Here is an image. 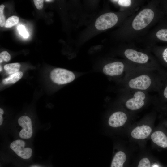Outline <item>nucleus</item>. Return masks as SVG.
Segmentation results:
<instances>
[{"label": "nucleus", "mask_w": 167, "mask_h": 167, "mask_svg": "<svg viewBox=\"0 0 167 167\" xmlns=\"http://www.w3.org/2000/svg\"><path fill=\"white\" fill-rule=\"evenodd\" d=\"M34 4L38 10L42 9L43 6L44 0H34Z\"/></svg>", "instance_id": "23"}, {"label": "nucleus", "mask_w": 167, "mask_h": 167, "mask_svg": "<svg viewBox=\"0 0 167 167\" xmlns=\"http://www.w3.org/2000/svg\"><path fill=\"white\" fill-rule=\"evenodd\" d=\"M138 167H151L149 160L147 158H142L139 161Z\"/></svg>", "instance_id": "21"}, {"label": "nucleus", "mask_w": 167, "mask_h": 167, "mask_svg": "<svg viewBox=\"0 0 167 167\" xmlns=\"http://www.w3.org/2000/svg\"><path fill=\"white\" fill-rule=\"evenodd\" d=\"M126 156L122 151L117 152L114 156L110 167H123V164L126 161Z\"/></svg>", "instance_id": "13"}, {"label": "nucleus", "mask_w": 167, "mask_h": 167, "mask_svg": "<svg viewBox=\"0 0 167 167\" xmlns=\"http://www.w3.org/2000/svg\"><path fill=\"white\" fill-rule=\"evenodd\" d=\"M153 11L150 9H145L135 17L132 23L133 29L136 30L142 29L147 26L153 20Z\"/></svg>", "instance_id": "2"}, {"label": "nucleus", "mask_w": 167, "mask_h": 167, "mask_svg": "<svg viewBox=\"0 0 167 167\" xmlns=\"http://www.w3.org/2000/svg\"><path fill=\"white\" fill-rule=\"evenodd\" d=\"M127 117L124 112L118 111L114 112L109 117L108 124L110 126L117 128L124 125L126 121Z\"/></svg>", "instance_id": "10"}, {"label": "nucleus", "mask_w": 167, "mask_h": 167, "mask_svg": "<svg viewBox=\"0 0 167 167\" xmlns=\"http://www.w3.org/2000/svg\"><path fill=\"white\" fill-rule=\"evenodd\" d=\"M18 122L19 126L23 128L19 134L20 137L26 139L30 138L33 133L30 118L27 116H22L19 118Z\"/></svg>", "instance_id": "5"}, {"label": "nucleus", "mask_w": 167, "mask_h": 167, "mask_svg": "<svg viewBox=\"0 0 167 167\" xmlns=\"http://www.w3.org/2000/svg\"><path fill=\"white\" fill-rule=\"evenodd\" d=\"M153 167H159L157 165H153Z\"/></svg>", "instance_id": "28"}, {"label": "nucleus", "mask_w": 167, "mask_h": 167, "mask_svg": "<svg viewBox=\"0 0 167 167\" xmlns=\"http://www.w3.org/2000/svg\"><path fill=\"white\" fill-rule=\"evenodd\" d=\"M118 21V17L114 13H107L100 16L95 22L96 28L99 30H104L115 25Z\"/></svg>", "instance_id": "3"}, {"label": "nucleus", "mask_w": 167, "mask_h": 167, "mask_svg": "<svg viewBox=\"0 0 167 167\" xmlns=\"http://www.w3.org/2000/svg\"><path fill=\"white\" fill-rule=\"evenodd\" d=\"M151 83L150 77L146 75H142L130 80L128 83L131 88L145 90L149 88Z\"/></svg>", "instance_id": "6"}, {"label": "nucleus", "mask_w": 167, "mask_h": 167, "mask_svg": "<svg viewBox=\"0 0 167 167\" xmlns=\"http://www.w3.org/2000/svg\"><path fill=\"white\" fill-rule=\"evenodd\" d=\"M162 57L164 61L167 63V48L164 50L162 53Z\"/></svg>", "instance_id": "24"}, {"label": "nucleus", "mask_w": 167, "mask_h": 167, "mask_svg": "<svg viewBox=\"0 0 167 167\" xmlns=\"http://www.w3.org/2000/svg\"><path fill=\"white\" fill-rule=\"evenodd\" d=\"M11 58V55L6 51H4L1 52L0 54V62H2L3 61L8 62Z\"/></svg>", "instance_id": "18"}, {"label": "nucleus", "mask_w": 167, "mask_h": 167, "mask_svg": "<svg viewBox=\"0 0 167 167\" xmlns=\"http://www.w3.org/2000/svg\"><path fill=\"white\" fill-rule=\"evenodd\" d=\"M124 54L130 60L139 63H146L149 59V57L146 54L132 49L126 50Z\"/></svg>", "instance_id": "9"}, {"label": "nucleus", "mask_w": 167, "mask_h": 167, "mask_svg": "<svg viewBox=\"0 0 167 167\" xmlns=\"http://www.w3.org/2000/svg\"><path fill=\"white\" fill-rule=\"evenodd\" d=\"M111 1L117 2L119 5L123 6H128L131 5V1L130 0H113Z\"/></svg>", "instance_id": "22"}, {"label": "nucleus", "mask_w": 167, "mask_h": 167, "mask_svg": "<svg viewBox=\"0 0 167 167\" xmlns=\"http://www.w3.org/2000/svg\"><path fill=\"white\" fill-rule=\"evenodd\" d=\"M145 98V95L143 92L137 91L135 93L133 98L127 101L125 103L126 106L132 110H138L144 105V100Z\"/></svg>", "instance_id": "7"}, {"label": "nucleus", "mask_w": 167, "mask_h": 167, "mask_svg": "<svg viewBox=\"0 0 167 167\" xmlns=\"http://www.w3.org/2000/svg\"><path fill=\"white\" fill-rule=\"evenodd\" d=\"M45 1L47 2H51L53 1V0H45Z\"/></svg>", "instance_id": "27"}, {"label": "nucleus", "mask_w": 167, "mask_h": 167, "mask_svg": "<svg viewBox=\"0 0 167 167\" xmlns=\"http://www.w3.org/2000/svg\"><path fill=\"white\" fill-rule=\"evenodd\" d=\"M19 18L16 16L13 15L9 17L6 21L4 26L7 28H11L17 24L19 22Z\"/></svg>", "instance_id": "16"}, {"label": "nucleus", "mask_w": 167, "mask_h": 167, "mask_svg": "<svg viewBox=\"0 0 167 167\" xmlns=\"http://www.w3.org/2000/svg\"><path fill=\"white\" fill-rule=\"evenodd\" d=\"M5 6L2 4L0 6V26L3 27L5 25L6 21L5 17L3 15V10Z\"/></svg>", "instance_id": "20"}, {"label": "nucleus", "mask_w": 167, "mask_h": 167, "mask_svg": "<svg viewBox=\"0 0 167 167\" xmlns=\"http://www.w3.org/2000/svg\"><path fill=\"white\" fill-rule=\"evenodd\" d=\"M0 72H1V71H2V68L1 67V66L0 65Z\"/></svg>", "instance_id": "29"}, {"label": "nucleus", "mask_w": 167, "mask_h": 167, "mask_svg": "<svg viewBox=\"0 0 167 167\" xmlns=\"http://www.w3.org/2000/svg\"><path fill=\"white\" fill-rule=\"evenodd\" d=\"M20 66L19 63H14L5 65L4 68L7 73L10 75L19 71Z\"/></svg>", "instance_id": "15"}, {"label": "nucleus", "mask_w": 167, "mask_h": 167, "mask_svg": "<svg viewBox=\"0 0 167 167\" xmlns=\"http://www.w3.org/2000/svg\"><path fill=\"white\" fill-rule=\"evenodd\" d=\"M152 128L149 126L143 125L137 126L132 131V137L137 139H144L147 138L152 131Z\"/></svg>", "instance_id": "11"}, {"label": "nucleus", "mask_w": 167, "mask_h": 167, "mask_svg": "<svg viewBox=\"0 0 167 167\" xmlns=\"http://www.w3.org/2000/svg\"><path fill=\"white\" fill-rule=\"evenodd\" d=\"M50 77L54 83L59 85H64L73 81L76 75L72 71L62 68H57L51 71Z\"/></svg>", "instance_id": "1"}, {"label": "nucleus", "mask_w": 167, "mask_h": 167, "mask_svg": "<svg viewBox=\"0 0 167 167\" xmlns=\"http://www.w3.org/2000/svg\"><path fill=\"white\" fill-rule=\"evenodd\" d=\"M163 94L165 98L167 99V86L164 89Z\"/></svg>", "instance_id": "26"}, {"label": "nucleus", "mask_w": 167, "mask_h": 167, "mask_svg": "<svg viewBox=\"0 0 167 167\" xmlns=\"http://www.w3.org/2000/svg\"><path fill=\"white\" fill-rule=\"evenodd\" d=\"M124 69L123 64L116 61L105 65L103 67L102 71L105 75L109 76H116L121 75Z\"/></svg>", "instance_id": "8"}, {"label": "nucleus", "mask_w": 167, "mask_h": 167, "mask_svg": "<svg viewBox=\"0 0 167 167\" xmlns=\"http://www.w3.org/2000/svg\"><path fill=\"white\" fill-rule=\"evenodd\" d=\"M17 29L19 31V33L23 37L27 38L29 36V34L24 25H19Z\"/></svg>", "instance_id": "19"}, {"label": "nucleus", "mask_w": 167, "mask_h": 167, "mask_svg": "<svg viewBox=\"0 0 167 167\" xmlns=\"http://www.w3.org/2000/svg\"><path fill=\"white\" fill-rule=\"evenodd\" d=\"M23 76V73L19 71L15 73L10 75L4 79L2 83L4 84H13L20 80Z\"/></svg>", "instance_id": "14"}, {"label": "nucleus", "mask_w": 167, "mask_h": 167, "mask_svg": "<svg viewBox=\"0 0 167 167\" xmlns=\"http://www.w3.org/2000/svg\"><path fill=\"white\" fill-rule=\"evenodd\" d=\"M25 143L23 141L18 139L12 142L10 147L19 156L24 159H28L32 156V149L30 148H24Z\"/></svg>", "instance_id": "4"}, {"label": "nucleus", "mask_w": 167, "mask_h": 167, "mask_svg": "<svg viewBox=\"0 0 167 167\" xmlns=\"http://www.w3.org/2000/svg\"><path fill=\"white\" fill-rule=\"evenodd\" d=\"M156 35L159 40L167 41V29L159 30L156 32Z\"/></svg>", "instance_id": "17"}, {"label": "nucleus", "mask_w": 167, "mask_h": 167, "mask_svg": "<svg viewBox=\"0 0 167 167\" xmlns=\"http://www.w3.org/2000/svg\"><path fill=\"white\" fill-rule=\"evenodd\" d=\"M4 113V111L3 110L0 108V125H1L2 123L3 122V117L2 114Z\"/></svg>", "instance_id": "25"}, {"label": "nucleus", "mask_w": 167, "mask_h": 167, "mask_svg": "<svg viewBox=\"0 0 167 167\" xmlns=\"http://www.w3.org/2000/svg\"><path fill=\"white\" fill-rule=\"evenodd\" d=\"M152 141L158 146L163 148L167 147V137L162 131H157L151 135Z\"/></svg>", "instance_id": "12"}]
</instances>
